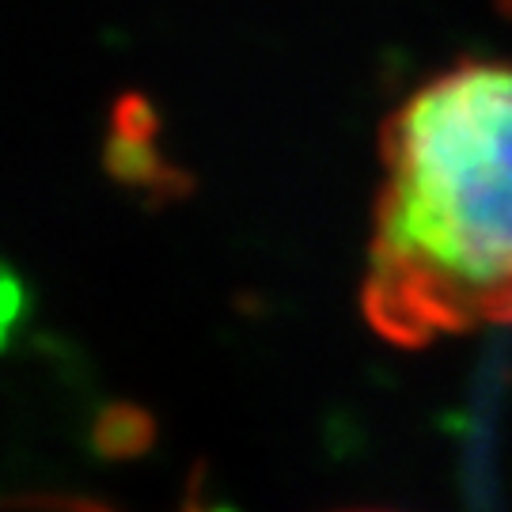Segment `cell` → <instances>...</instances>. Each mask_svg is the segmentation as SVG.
Listing matches in <instances>:
<instances>
[{"label": "cell", "mask_w": 512, "mask_h": 512, "mask_svg": "<svg viewBox=\"0 0 512 512\" xmlns=\"http://www.w3.org/2000/svg\"><path fill=\"white\" fill-rule=\"evenodd\" d=\"M361 311L391 346L512 327V61H456L380 129Z\"/></svg>", "instance_id": "obj_1"}, {"label": "cell", "mask_w": 512, "mask_h": 512, "mask_svg": "<svg viewBox=\"0 0 512 512\" xmlns=\"http://www.w3.org/2000/svg\"><path fill=\"white\" fill-rule=\"evenodd\" d=\"M186 512H202V505H198V497H190V501H186Z\"/></svg>", "instance_id": "obj_2"}, {"label": "cell", "mask_w": 512, "mask_h": 512, "mask_svg": "<svg viewBox=\"0 0 512 512\" xmlns=\"http://www.w3.org/2000/svg\"><path fill=\"white\" fill-rule=\"evenodd\" d=\"M497 4H501V12H505V16L512 19V0H497Z\"/></svg>", "instance_id": "obj_3"}]
</instances>
